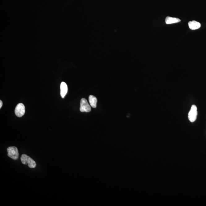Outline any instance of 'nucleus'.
<instances>
[{"label": "nucleus", "instance_id": "nucleus-1", "mask_svg": "<svg viewBox=\"0 0 206 206\" xmlns=\"http://www.w3.org/2000/svg\"><path fill=\"white\" fill-rule=\"evenodd\" d=\"M21 160L23 164L28 165L29 168H34L36 166L35 161L27 155H22L21 157Z\"/></svg>", "mask_w": 206, "mask_h": 206}, {"label": "nucleus", "instance_id": "nucleus-2", "mask_svg": "<svg viewBox=\"0 0 206 206\" xmlns=\"http://www.w3.org/2000/svg\"><path fill=\"white\" fill-rule=\"evenodd\" d=\"M8 156L13 160L18 159L19 157L18 148L15 146L10 147L7 149Z\"/></svg>", "mask_w": 206, "mask_h": 206}, {"label": "nucleus", "instance_id": "nucleus-3", "mask_svg": "<svg viewBox=\"0 0 206 206\" xmlns=\"http://www.w3.org/2000/svg\"><path fill=\"white\" fill-rule=\"evenodd\" d=\"M197 107L195 105H194L191 107L188 115L189 120L190 122H195L197 119Z\"/></svg>", "mask_w": 206, "mask_h": 206}, {"label": "nucleus", "instance_id": "nucleus-4", "mask_svg": "<svg viewBox=\"0 0 206 206\" xmlns=\"http://www.w3.org/2000/svg\"><path fill=\"white\" fill-rule=\"evenodd\" d=\"M91 110V106L88 104L87 101L83 98L80 102V110L82 112H89Z\"/></svg>", "mask_w": 206, "mask_h": 206}, {"label": "nucleus", "instance_id": "nucleus-5", "mask_svg": "<svg viewBox=\"0 0 206 206\" xmlns=\"http://www.w3.org/2000/svg\"><path fill=\"white\" fill-rule=\"evenodd\" d=\"M25 108L24 104L22 103H19L15 108V113L17 117H23L25 114Z\"/></svg>", "mask_w": 206, "mask_h": 206}, {"label": "nucleus", "instance_id": "nucleus-6", "mask_svg": "<svg viewBox=\"0 0 206 206\" xmlns=\"http://www.w3.org/2000/svg\"><path fill=\"white\" fill-rule=\"evenodd\" d=\"M68 86L66 83L62 82L60 85V95L62 98H64L67 93Z\"/></svg>", "mask_w": 206, "mask_h": 206}, {"label": "nucleus", "instance_id": "nucleus-7", "mask_svg": "<svg viewBox=\"0 0 206 206\" xmlns=\"http://www.w3.org/2000/svg\"><path fill=\"white\" fill-rule=\"evenodd\" d=\"M189 28L192 30L198 29L201 27V24L200 23L196 22L195 21H191L188 23Z\"/></svg>", "mask_w": 206, "mask_h": 206}, {"label": "nucleus", "instance_id": "nucleus-8", "mask_svg": "<svg viewBox=\"0 0 206 206\" xmlns=\"http://www.w3.org/2000/svg\"><path fill=\"white\" fill-rule=\"evenodd\" d=\"M180 22H181V19L176 18L167 17L165 19V22L167 24H175Z\"/></svg>", "mask_w": 206, "mask_h": 206}, {"label": "nucleus", "instance_id": "nucleus-9", "mask_svg": "<svg viewBox=\"0 0 206 206\" xmlns=\"http://www.w3.org/2000/svg\"><path fill=\"white\" fill-rule=\"evenodd\" d=\"M89 100L91 106L92 108H95L97 107V98L93 96H90L89 97Z\"/></svg>", "mask_w": 206, "mask_h": 206}, {"label": "nucleus", "instance_id": "nucleus-10", "mask_svg": "<svg viewBox=\"0 0 206 206\" xmlns=\"http://www.w3.org/2000/svg\"><path fill=\"white\" fill-rule=\"evenodd\" d=\"M2 106V102L1 101H0V108H1Z\"/></svg>", "mask_w": 206, "mask_h": 206}]
</instances>
